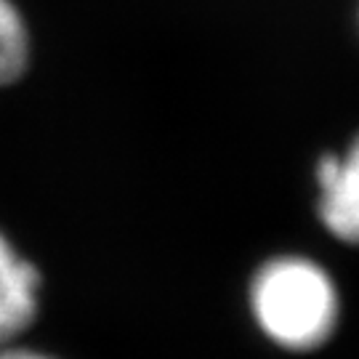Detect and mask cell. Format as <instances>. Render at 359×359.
<instances>
[{
    "label": "cell",
    "instance_id": "obj_2",
    "mask_svg": "<svg viewBox=\"0 0 359 359\" xmlns=\"http://www.w3.org/2000/svg\"><path fill=\"white\" fill-rule=\"evenodd\" d=\"M43 311V271L0 229V346L25 341Z\"/></svg>",
    "mask_w": 359,
    "mask_h": 359
},
{
    "label": "cell",
    "instance_id": "obj_4",
    "mask_svg": "<svg viewBox=\"0 0 359 359\" xmlns=\"http://www.w3.org/2000/svg\"><path fill=\"white\" fill-rule=\"evenodd\" d=\"M32 29L16 0H0V88L25 80L32 67Z\"/></svg>",
    "mask_w": 359,
    "mask_h": 359
},
{
    "label": "cell",
    "instance_id": "obj_3",
    "mask_svg": "<svg viewBox=\"0 0 359 359\" xmlns=\"http://www.w3.org/2000/svg\"><path fill=\"white\" fill-rule=\"evenodd\" d=\"M317 184L322 224L338 240L359 245V139L341 157H322Z\"/></svg>",
    "mask_w": 359,
    "mask_h": 359
},
{
    "label": "cell",
    "instance_id": "obj_1",
    "mask_svg": "<svg viewBox=\"0 0 359 359\" xmlns=\"http://www.w3.org/2000/svg\"><path fill=\"white\" fill-rule=\"evenodd\" d=\"M250 311L258 327L285 348L322 346L338 320L330 277L306 258H274L250 283Z\"/></svg>",
    "mask_w": 359,
    "mask_h": 359
},
{
    "label": "cell",
    "instance_id": "obj_5",
    "mask_svg": "<svg viewBox=\"0 0 359 359\" xmlns=\"http://www.w3.org/2000/svg\"><path fill=\"white\" fill-rule=\"evenodd\" d=\"M0 359H65V357L53 354L48 348H38L25 344V341H16V344H8V346H0Z\"/></svg>",
    "mask_w": 359,
    "mask_h": 359
}]
</instances>
